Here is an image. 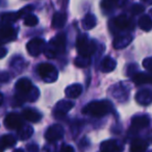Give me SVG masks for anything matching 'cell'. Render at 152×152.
I'll return each mask as SVG.
<instances>
[{
  "instance_id": "1",
  "label": "cell",
  "mask_w": 152,
  "mask_h": 152,
  "mask_svg": "<svg viewBox=\"0 0 152 152\" xmlns=\"http://www.w3.org/2000/svg\"><path fill=\"white\" fill-rule=\"evenodd\" d=\"M113 105L110 101L103 100V101H92L85 106L83 110V114L91 115L94 117H103L107 113L110 112Z\"/></svg>"
},
{
  "instance_id": "2",
  "label": "cell",
  "mask_w": 152,
  "mask_h": 152,
  "mask_svg": "<svg viewBox=\"0 0 152 152\" xmlns=\"http://www.w3.org/2000/svg\"><path fill=\"white\" fill-rule=\"evenodd\" d=\"M66 49V37L61 34L52 39L49 43L48 48L45 51V54L49 58H54L57 54H61L65 52Z\"/></svg>"
},
{
  "instance_id": "3",
  "label": "cell",
  "mask_w": 152,
  "mask_h": 152,
  "mask_svg": "<svg viewBox=\"0 0 152 152\" xmlns=\"http://www.w3.org/2000/svg\"><path fill=\"white\" fill-rule=\"evenodd\" d=\"M76 47L80 56L89 57L95 52L96 45L94 42H91L87 34H81L77 38L76 41Z\"/></svg>"
},
{
  "instance_id": "4",
  "label": "cell",
  "mask_w": 152,
  "mask_h": 152,
  "mask_svg": "<svg viewBox=\"0 0 152 152\" xmlns=\"http://www.w3.org/2000/svg\"><path fill=\"white\" fill-rule=\"evenodd\" d=\"M38 74L41 78L46 83H53L57 79V71L51 64L43 63L38 67Z\"/></svg>"
},
{
  "instance_id": "5",
  "label": "cell",
  "mask_w": 152,
  "mask_h": 152,
  "mask_svg": "<svg viewBox=\"0 0 152 152\" xmlns=\"http://www.w3.org/2000/svg\"><path fill=\"white\" fill-rule=\"evenodd\" d=\"M27 48V52L32 56H38L42 53V51L45 48V41L43 39H32L26 45Z\"/></svg>"
},
{
  "instance_id": "6",
  "label": "cell",
  "mask_w": 152,
  "mask_h": 152,
  "mask_svg": "<svg viewBox=\"0 0 152 152\" xmlns=\"http://www.w3.org/2000/svg\"><path fill=\"white\" fill-rule=\"evenodd\" d=\"M4 125L10 129H19L22 126V118L16 113L7 114L4 119Z\"/></svg>"
},
{
  "instance_id": "7",
  "label": "cell",
  "mask_w": 152,
  "mask_h": 152,
  "mask_svg": "<svg viewBox=\"0 0 152 152\" xmlns=\"http://www.w3.org/2000/svg\"><path fill=\"white\" fill-rule=\"evenodd\" d=\"M63 134H64L63 127L58 124H55V125H53V126L49 127L46 134H45V137H46V139L48 140V141L53 142L57 139H61V137H63Z\"/></svg>"
},
{
  "instance_id": "8",
  "label": "cell",
  "mask_w": 152,
  "mask_h": 152,
  "mask_svg": "<svg viewBox=\"0 0 152 152\" xmlns=\"http://www.w3.org/2000/svg\"><path fill=\"white\" fill-rule=\"evenodd\" d=\"M135 100L142 105H148L152 102V91L150 90H142L135 95Z\"/></svg>"
},
{
  "instance_id": "9",
  "label": "cell",
  "mask_w": 152,
  "mask_h": 152,
  "mask_svg": "<svg viewBox=\"0 0 152 152\" xmlns=\"http://www.w3.org/2000/svg\"><path fill=\"white\" fill-rule=\"evenodd\" d=\"M16 89L19 91L20 94H23V95L26 94L27 95V94H29L32 91L31 81L28 78H25V77L24 78H20L17 81V83H16Z\"/></svg>"
},
{
  "instance_id": "10",
  "label": "cell",
  "mask_w": 152,
  "mask_h": 152,
  "mask_svg": "<svg viewBox=\"0 0 152 152\" xmlns=\"http://www.w3.org/2000/svg\"><path fill=\"white\" fill-rule=\"evenodd\" d=\"M0 36H1V40L3 42H7V41H13L16 39V32L12 26L10 25H3L0 31Z\"/></svg>"
},
{
  "instance_id": "11",
  "label": "cell",
  "mask_w": 152,
  "mask_h": 152,
  "mask_svg": "<svg viewBox=\"0 0 152 152\" xmlns=\"http://www.w3.org/2000/svg\"><path fill=\"white\" fill-rule=\"evenodd\" d=\"M22 115H23V118L25 120L29 121V122H39L42 118V115L36 110H32V108H25L22 112Z\"/></svg>"
},
{
  "instance_id": "12",
  "label": "cell",
  "mask_w": 152,
  "mask_h": 152,
  "mask_svg": "<svg viewBox=\"0 0 152 152\" xmlns=\"http://www.w3.org/2000/svg\"><path fill=\"white\" fill-rule=\"evenodd\" d=\"M81 92H83V87H81L80 85H77V83H75V85L69 86V87L66 89L65 94H66V96H67L68 98H70V99H73V98L78 97V96L81 94Z\"/></svg>"
},
{
  "instance_id": "13",
  "label": "cell",
  "mask_w": 152,
  "mask_h": 152,
  "mask_svg": "<svg viewBox=\"0 0 152 152\" xmlns=\"http://www.w3.org/2000/svg\"><path fill=\"white\" fill-rule=\"evenodd\" d=\"M133 81L137 86L145 85V83H152V74L148 73H137L133 77Z\"/></svg>"
},
{
  "instance_id": "14",
  "label": "cell",
  "mask_w": 152,
  "mask_h": 152,
  "mask_svg": "<svg viewBox=\"0 0 152 152\" xmlns=\"http://www.w3.org/2000/svg\"><path fill=\"white\" fill-rule=\"evenodd\" d=\"M66 21H67V16H66L65 13H55L52 18V27L53 28L64 27Z\"/></svg>"
},
{
  "instance_id": "15",
  "label": "cell",
  "mask_w": 152,
  "mask_h": 152,
  "mask_svg": "<svg viewBox=\"0 0 152 152\" xmlns=\"http://www.w3.org/2000/svg\"><path fill=\"white\" fill-rule=\"evenodd\" d=\"M113 24L116 26V28L122 30V29H126V28L129 27V24H130V21L129 19L124 15H121L119 17H117L116 19L113 20Z\"/></svg>"
},
{
  "instance_id": "16",
  "label": "cell",
  "mask_w": 152,
  "mask_h": 152,
  "mask_svg": "<svg viewBox=\"0 0 152 152\" xmlns=\"http://www.w3.org/2000/svg\"><path fill=\"white\" fill-rule=\"evenodd\" d=\"M131 42V37L130 36H121L119 38H117L114 41V47L116 49H122L124 47L128 46Z\"/></svg>"
},
{
  "instance_id": "17",
  "label": "cell",
  "mask_w": 152,
  "mask_h": 152,
  "mask_svg": "<svg viewBox=\"0 0 152 152\" xmlns=\"http://www.w3.org/2000/svg\"><path fill=\"white\" fill-rule=\"evenodd\" d=\"M132 127L135 129H141V128H144L148 125L149 123V119L148 117L146 116H137V117H134L132 119Z\"/></svg>"
},
{
  "instance_id": "18",
  "label": "cell",
  "mask_w": 152,
  "mask_h": 152,
  "mask_svg": "<svg viewBox=\"0 0 152 152\" xmlns=\"http://www.w3.org/2000/svg\"><path fill=\"white\" fill-rule=\"evenodd\" d=\"M116 68V61L110 56H106L101 63V70L103 72H112Z\"/></svg>"
},
{
  "instance_id": "19",
  "label": "cell",
  "mask_w": 152,
  "mask_h": 152,
  "mask_svg": "<svg viewBox=\"0 0 152 152\" xmlns=\"http://www.w3.org/2000/svg\"><path fill=\"white\" fill-rule=\"evenodd\" d=\"M96 23H97V20H96V17L92 14H88L83 20V26L85 29L89 30L92 29L96 26Z\"/></svg>"
},
{
  "instance_id": "20",
  "label": "cell",
  "mask_w": 152,
  "mask_h": 152,
  "mask_svg": "<svg viewBox=\"0 0 152 152\" xmlns=\"http://www.w3.org/2000/svg\"><path fill=\"white\" fill-rule=\"evenodd\" d=\"M139 25L140 27L142 28L143 30L145 31H149V30L152 29V20L149 16L145 15V16H142L139 20Z\"/></svg>"
},
{
  "instance_id": "21",
  "label": "cell",
  "mask_w": 152,
  "mask_h": 152,
  "mask_svg": "<svg viewBox=\"0 0 152 152\" xmlns=\"http://www.w3.org/2000/svg\"><path fill=\"white\" fill-rule=\"evenodd\" d=\"M73 107V102L71 101H67V100H64V101H61L56 104V108H55V113L58 112L61 114H65L68 110H70Z\"/></svg>"
},
{
  "instance_id": "22",
  "label": "cell",
  "mask_w": 152,
  "mask_h": 152,
  "mask_svg": "<svg viewBox=\"0 0 152 152\" xmlns=\"http://www.w3.org/2000/svg\"><path fill=\"white\" fill-rule=\"evenodd\" d=\"M147 148V143L143 140H135L131 145V151L132 152H144Z\"/></svg>"
},
{
  "instance_id": "23",
  "label": "cell",
  "mask_w": 152,
  "mask_h": 152,
  "mask_svg": "<svg viewBox=\"0 0 152 152\" xmlns=\"http://www.w3.org/2000/svg\"><path fill=\"white\" fill-rule=\"evenodd\" d=\"M102 152H118V146L115 141H107L102 144Z\"/></svg>"
},
{
  "instance_id": "24",
  "label": "cell",
  "mask_w": 152,
  "mask_h": 152,
  "mask_svg": "<svg viewBox=\"0 0 152 152\" xmlns=\"http://www.w3.org/2000/svg\"><path fill=\"white\" fill-rule=\"evenodd\" d=\"M20 16V13H7V14H2V22L3 23H12V22L17 21Z\"/></svg>"
},
{
  "instance_id": "25",
  "label": "cell",
  "mask_w": 152,
  "mask_h": 152,
  "mask_svg": "<svg viewBox=\"0 0 152 152\" xmlns=\"http://www.w3.org/2000/svg\"><path fill=\"white\" fill-rule=\"evenodd\" d=\"M38 23H39L38 17L32 15V14H28V15L24 18V25H26V26L32 27V26H36Z\"/></svg>"
},
{
  "instance_id": "26",
  "label": "cell",
  "mask_w": 152,
  "mask_h": 152,
  "mask_svg": "<svg viewBox=\"0 0 152 152\" xmlns=\"http://www.w3.org/2000/svg\"><path fill=\"white\" fill-rule=\"evenodd\" d=\"M90 63H91V61H90L89 57H85V56H79L74 61V64L79 68L88 67L90 65Z\"/></svg>"
},
{
  "instance_id": "27",
  "label": "cell",
  "mask_w": 152,
  "mask_h": 152,
  "mask_svg": "<svg viewBox=\"0 0 152 152\" xmlns=\"http://www.w3.org/2000/svg\"><path fill=\"white\" fill-rule=\"evenodd\" d=\"M118 0H102L101 7L103 10H112L117 4Z\"/></svg>"
},
{
  "instance_id": "28",
  "label": "cell",
  "mask_w": 152,
  "mask_h": 152,
  "mask_svg": "<svg viewBox=\"0 0 152 152\" xmlns=\"http://www.w3.org/2000/svg\"><path fill=\"white\" fill-rule=\"evenodd\" d=\"M16 140L14 139L12 135H4L2 137V144H3V148H7V147H11L15 144Z\"/></svg>"
},
{
  "instance_id": "29",
  "label": "cell",
  "mask_w": 152,
  "mask_h": 152,
  "mask_svg": "<svg viewBox=\"0 0 152 152\" xmlns=\"http://www.w3.org/2000/svg\"><path fill=\"white\" fill-rule=\"evenodd\" d=\"M145 11V7H143L140 3H135V4L132 5V9H131V13L133 15H139V14H142L143 12Z\"/></svg>"
},
{
  "instance_id": "30",
  "label": "cell",
  "mask_w": 152,
  "mask_h": 152,
  "mask_svg": "<svg viewBox=\"0 0 152 152\" xmlns=\"http://www.w3.org/2000/svg\"><path fill=\"white\" fill-rule=\"evenodd\" d=\"M143 66L150 72H152V57H148L143 61Z\"/></svg>"
},
{
  "instance_id": "31",
  "label": "cell",
  "mask_w": 152,
  "mask_h": 152,
  "mask_svg": "<svg viewBox=\"0 0 152 152\" xmlns=\"http://www.w3.org/2000/svg\"><path fill=\"white\" fill-rule=\"evenodd\" d=\"M61 152H74V149L69 145H65L63 148H61Z\"/></svg>"
},
{
  "instance_id": "32",
  "label": "cell",
  "mask_w": 152,
  "mask_h": 152,
  "mask_svg": "<svg viewBox=\"0 0 152 152\" xmlns=\"http://www.w3.org/2000/svg\"><path fill=\"white\" fill-rule=\"evenodd\" d=\"M1 50H2V52H1V54H0V57L2 58V57H4L5 53H7V49H5V48H2Z\"/></svg>"
},
{
  "instance_id": "33",
  "label": "cell",
  "mask_w": 152,
  "mask_h": 152,
  "mask_svg": "<svg viewBox=\"0 0 152 152\" xmlns=\"http://www.w3.org/2000/svg\"><path fill=\"white\" fill-rule=\"evenodd\" d=\"M150 14H151V15H152V10H151V11H150Z\"/></svg>"
},
{
  "instance_id": "34",
  "label": "cell",
  "mask_w": 152,
  "mask_h": 152,
  "mask_svg": "<svg viewBox=\"0 0 152 152\" xmlns=\"http://www.w3.org/2000/svg\"><path fill=\"white\" fill-rule=\"evenodd\" d=\"M145 1H148V2H149V0H145Z\"/></svg>"
}]
</instances>
